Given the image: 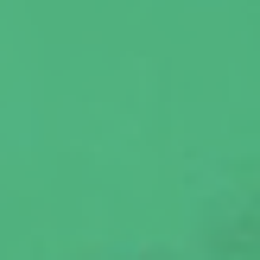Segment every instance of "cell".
<instances>
[{
    "instance_id": "1",
    "label": "cell",
    "mask_w": 260,
    "mask_h": 260,
    "mask_svg": "<svg viewBox=\"0 0 260 260\" xmlns=\"http://www.w3.org/2000/svg\"><path fill=\"white\" fill-rule=\"evenodd\" d=\"M216 254L222 260H260V203L235 210L222 229H216Z\"/></svg>"
}]
</instances>
